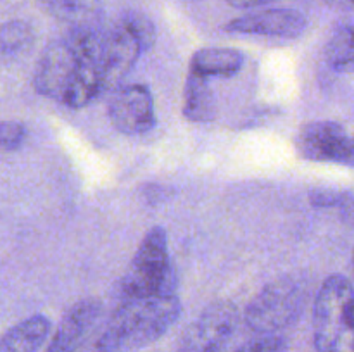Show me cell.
Listing matches in <instances>:
<instances>
[{"mask_svg":"<svg viewBox=\"0 0 354 352\" xmlns=\"http://www.w3.org/2000/svg\"><path fill=\"white\" fill-rule=\"evenodd\" d=\"M33 43V30L26 21L12 19L0 26V54L16 57Z\"/></svg>","mask_w":354,"mask_h":352,"instance_id":"e0dca14e","label":"cell"},{"mask_svg":"<svg viewBox=\"0 0 354 352\" xmlns=\"http://www.w3.org/2000/svg\"><path fill=\"white\" fill-rule=\"evenodd\" d=\"M239 324V311L228 300H218L203 311L190 326L182 352H223Z\"/></svg>","mask_w":354,"mask_h":352,"instance_id":"52a82bcc","label":"cell"},{"mask_svg":"<svg viewBox=\"0 0 354 352\" xmlns=\"http://www.w3.org/2000/svg\"><path fill=\"white\" fill-rule=\"evenodd\" d=\"M93 30L99 28L69 30L64 38H59L47 45L41 57L38 59L33 76V86L38 95L66 106L78 79L86 38Z\"/></svg>","mask_w":354,"mask_h":352,"instance_id":"5b68a950","label":"cell"},{"mask_svg":"<svg viewBox=\"0 0 354 352\" xmlns=\"http://www.w3.org/2000/svg\"><path fill=\"white\" fill-rule=\"evenodd\" d=\"M286 351V340L275 333L258 335L251 342L242 345L237 352H283Z\"/></svg>","mask_w":354,"mask_h":352,"instance_id":"d6986e66","label":"cell"},{"mask_svg":"<svg viewBox=\"0 0 354 352\" xmlns=\"http://www.w3.org/2000/svg\"><path fill=\"white\" fill-rule=\"evenodd\" d=\"M50 333V321L41 314L26 317L0 337V352H38Z\"/></svg>","mask_w":354,"mask_h":352,"instance_id":"7c38bea8","label":"cell"},{"mask_svg":"<svg viewBox=\"0 0 354 352\" xmlns=\"http://www.w3.org/2000/svg\"><path fill=\"white\" fill-rule=\"evenodd\" d=\"M327 61L339 72H354V26L334 33L327 47Z\"/></svg>","mask_w":354,"mask_h":352,"instance_id":"2e32d148","label":"cell"},{"mask_svg":"<svg viewBox=\"0 0 354 352\" xmlns=\"http://www.w3.org/2000/svg\"><path fill=\"white\" fill-rule=\"evenodd\" d=\"M348 166H354V137H353V140H351V152H349Z\"/></svg>","mask_w":354,"mask_h":352,"instance_id":"603a6c76","label":"cell"},{"mask_svg":"<svg viewBox=\"0 0 354 352\" xmlns=\"http://www.w3.org/2000/svg\"><path fill=\"white\" fill-rule=\"evenodd\" d=\"M183 114L187 119L206 123L214 116V95L209 86V78L190 71L183 93Z\"/></svg>","mask_w":354,"mask_h":352,"instance_id":"9a60e30c","label":"cell"},{"mask_svg":"<svg viewBox=\"0 0 354 352\" xmlns=\"http://www.w3.org/2000/svg\"><path fill=\"white\" fill-rule=\"evenodd\" d=\"M100 314L102 304L97 299H83L73 304L55 328L47 352H75L82 347Z\"/></svg>","mask_w":354,"mask_h":352,"instance_id":"8fae6325","label":"cell"},{"mask_svg":"<svg viewBox=\"0 0 354 352\" xmlns=\"http://www.w3.org/2000/svg\"><path fill=\"white\" fill-rule=\"evenodd\" d=\"M318 352H354V286L341 275L328 276L315 302Z\"/></svg>","mask_w":354,"mask_h":352,"instance_id":"3957f363","label":"cell"},{"mask_svg":"<svg viewBox=\"0 0 354 352\" xmlns=\"http://www.w3.org/2000/svg\"><path fill=\"white\" fill-rule=\"evenodd\" d=\"M306 304V290L297 280L283 276L268 283L245 309V323L259 335L277 333L299 320Z\"/></svg>","mask_w":354,"mask_h":352,"instance_id":"8992f818","label":"cell"},{"mask_svg":"<svg viewBox=\"0 0 354 352\" xmlns=\"http://www.w3.org/2000/svg\"><path fill=\"white\" fill-rule=\"evenodd\" d=\"M26 126L19 121H0V150L12 152L23 147Z\"/></svg>","mask_w":354,"mask_h":352,"instance_id":"ac0fdd59","label":"cell"},{"mask_svg":"<svg viewBox=\"0 0 354 352\" xmlns=\"http://www.w3.org/2000/svg\"><path fill=\"white\" fill-rule=\"evenodd\" d=\"M176 273L168 252V237L161 226L147 231L135 252L121 282L124 299L131 297L173 295L176 293Z\"/></svg>","mask_w":354,"mask_h":352,"instance_id":"277c9868","label":"cell"},{"mask_svg":"<svg viewBox=\"0 0 354 352\" xmlns=\"http://www.w3.org/2000/svg\"><path fill=\"white\" fill-rule=\"evenodd\" d=\"M107 114L123 135L147 133L156 124L154 99L144 85L118 86L111 95Z\"/></svg>","mask_w":354,"mask_h":352,"instance_id":"ba28073f","label":"cell"},{"mask_svg":"<svg viewBox=\"0 0 354 352\" xmlns=\"http://www.w3.org/2000/svg\"><path fill=\"white\" fill-rule=\"evenodd\" d=\"M154 24L140 12H127L104 31L100 48L104 93L121 86V79L137 64L138 57L154 45Z\"/></svg>","mask_w":354,"mask_h":352,"instance_id":"7a4b0ae2","label":"cell"},{"mask_svg":"<svg viewBox=\"0 0 354 352\" xmlns=\"http://www.w3.org/2000/svg\"><path fill=\"white\" fill-rule=\"evenodd\" d=\"M230 6L237 7V9H254V7L265 6V3L273 2V0H227Z\"/></svg>","mask_w":354,"mask_h":352,"instance_id":"ffe728a7","label":"cell"},{"mask_svg":"<svg viewBox=\"0 0 354 352\" xmlns=\"http://www.w3.org/2000/svg\"><path fill=\"white\" fill-rule=\"evenodd\" d=\"M182 314V302L173 295L131 297L111 314L97 342L107 352H131L161 338Z\"/></svg>","mask_w":354,"mask_h":352,"instance_id":"6da1fadb","label":"cell"},{"mask_svg":"<svg viewBox=\"0 0 354 352\" xmlns=\"http://www.w3.org/2000/svg\"><path fill=\"white\" fill-rule=\"evenodd\" d=\"M52 16L68 24L69 30L100 28L104 14L102 0H50Z\"/></svg>","mask_w":354,"mask_h":352,"instance_id":"4fadbf2b","label":"cell"},{"mask_svg":"<svg viewBox=\"0 0 354 352\" xmlns=\"http://www.w3.org/2000/svg\"><path fill=\"white\" fill-rule=\"evenodd\" d=\"M334 6L344 7V9H354V0H330Z\"/></svg>","mask_w":354,"mask_h":352,"instance_id":"7402d4cb","label":"cell"},{"mask_svg":"<svg viewBox=\"0 0 354 352\" xmlns=\"http://www.w3.org/2000/svg\"><path fill=\"white\" fill-rule=\"evenodd\" d=\"M353 264H354V254H353Z\"/></svg>","mask_w":354,"mask_h":352,"instance_id":"cb8c5ba5","label":"cell"},{"mask_svg":"<svg viewBox=\"0 0 354 352\" xmlns=\"http://www.w3.org/2000/svg\"><path fill=\"white\" fill-rule=\"evenodd\" d=\"M351 140L344 126L334 121H313L301 128L297 150L308 161L348 164Z\"/></svg>","mask_w":354,"mask_h":352,"instance_id":"9c48e42d","label":"cell"},{"mask_svg":"<svg viewBox=\"0 0 354 352\" xmlns=\"http://www.w3.org/2000/svg\"><path fill=\"white\" fill-rule=\"evenodd\" d=\"M244 57L234 48H201L192 55L190 71L204 78L225 76L230 78L242 68Z\"/></svg>","mask_w":354,"mask_h":352,"instance_id":"5bb4252c","label":"cell"},{"mask_svg":"<svg viewBox=\"0 0 354 352\" xmlns=\"http://www.w3.org/2000/svg\"><path fill=\"white\" fill-rule=\"evenodd\" d=\"M308 19L296 9H266L235 17L225 24L228 33L296 38L306 30Z\"/></svg>","mask_w":354,"mask_h":352,"instance_id":"30bf717a","label":"cell"},{"mask_svg":"<svg viewBox=\"0 0 354 352\" xmlns=\"http://www.w3.org/2000/svg\"><path fill=\"white\" fill-rule=\"evenodd\" d=\"M75 352H107V351H106V349L100 347L99 342L95 340L93 344H86V342H85V344H83L80 349H76Z\"/></svg>","mask_w":354,"mask_h":352,"instance_id":"44dd1931","label":"cell"}]
</instances>
